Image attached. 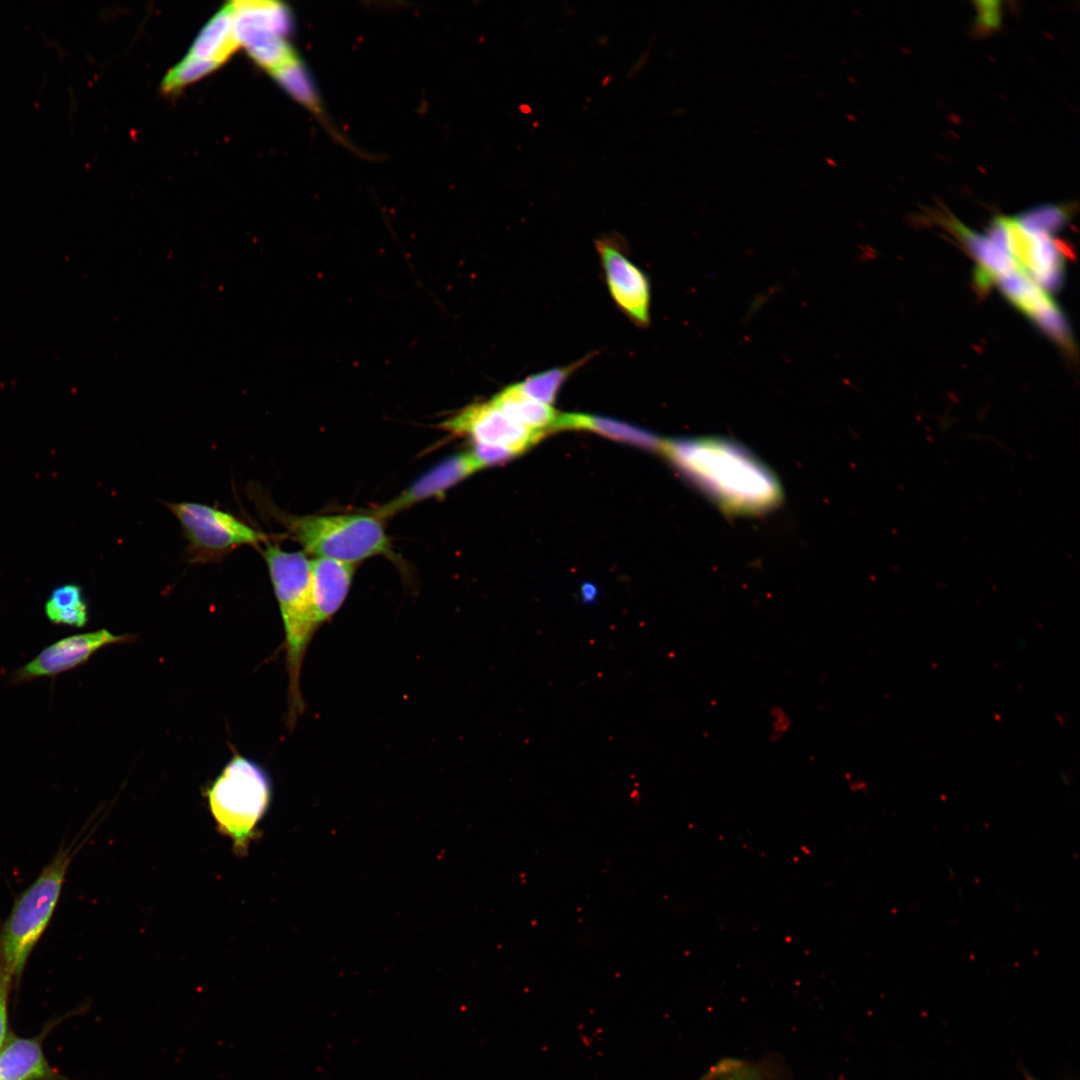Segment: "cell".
Returning <instances> with one entry per match:
<instances>
[{"mask_svg": "<svg viewBox=\"0 0 1080 1080\" xmlns=\"http://www.w3.org/2000/svg\"><path fill=\"white\" fill-rule=\"evenodd\" d=\"M263 555L285 633L288 673V716L292 729L305 710L300 674L309 643L317 631L311 587L310 559L304 552L286 551L266 542Z\"/></svg>", "mask_w": 1080, "mask_h": 1080, "instance_id": "cell-2", "label": "cell"}, {"mask_svg": "<svg viewBox=\"0 0 1080 1080\" xmlns=\"http://www.w3.org/2000/svg\"><path fill=\"white\" fill-rule=\"evenodd\" d=\"M490 401L510 420L534 431H552L559 415L550 405L522 395L512 385L494 395Z\"/></svg>", "mask_w": 1080, "mask_h": 1080, "instance_id": "cell-17", "label": "cell"}, {"mask_svg": "<svg viewBox=\"0 0 1080 1080\" xmlns=\"http://www.w3.org/2000/svg\"><path fill=\"white\" fill-rule=\"evenodd\" d=\"M772 714L776 718L774 730L779 735V733H783L787 729L789 725V719L786 717L785 713L778 708H775L774 711H772Z\"/></svg>", "mask_w": 1080, "mask_h": 1080, "instance_id": "cell-25", "label": "cell"}, {"mask_svg": "<svg viewBox=\"0 0 1080 1080\" xmlns=\"http://www.w3.org/2000/svg\"><path fill=\"white\" fill-rule=\"evenodd\" d=\"M439 427L458 436H468L472 444L504 447L518 455L545 435L513 422L491 401L467 406Z\"/></svg>", "mask_w": 1080, "mask_h": 1080, "instance_id": "cell-8", "label": "cell"}, {"mask_svg": "<svg viewBox=\"0 0 1080 1080\" xmlns=\"http://www.w3.org/2000/svg\"><path fill=\"white\" fill-rule=\"evenodd\" d=\"M564 429L589 430L614 440L648 449L660 450L662 446V441L647 431L601 416L579 413L559 414L552 430Z\"/></svg>", "mask_w": 1080, "mask_h": 1080, "instance_id": "cell-15", "label": "cell"}, {"mask_svg": "<svg viewBox=\"0 0 1080 1080\" xmlns=\"http://www.w3.org/2000/svg\"><path fill=\"white\" fill-rule=\"evenodd\" d=\"M709 1075L711 1080H760L751 1066L732 1059L721 1061Z\"/></svg>", "mask_w": 1080, "mask_h": 1080, "instance_id": "cell-21", "label": "cell"}, {"mask_svg": "<svg viewBox=\"0 0 1080 1080\" xmlns=\"http://www.w3.org/2000/svg\"><path fill=\"white\" fill-rule=\"evenodd\" d=\"M610 295L637 325L649 323L650 285L646 275L610 240H597Z\"/></svg>", "mask_w": 1080, "mask_h": 1080, "instance_id": "cell-10", "label": "cell"}, {"mask_svg": "<svg viewBox=\"0 0 1080 1080\" xmlns=\"http://www.w3.org/2000/svg\"><path fill=\"white\" fill-rule=\"evenodd\" d=\"M469 451L481 469L490 465L504 463L518 455L516 452L504 447L483 444H472Z\"/></svg>", "mask_w": 1080, "mask_h": 1080, "instance_id": "cell-22", "label": "cell"}, {"mask_svg": "<svg viewBox=\"0 0 1080 1080\" xmlns=\"http://www.w3.org/2000/svg\"><path fill=\"white\" fill-rule=\"evenodd\" d=\"M271 795L266 772L241 755H235L208 788V804L218 829L232 839L239 853L246 852L255 837Z\"/></svg>", "mask_w": 1080, "mask_h": 1080, "instance_id": "cell-5", "label": "cell"}, {"mask_svg": "<svg viewBox=\"0 0 1080 1080\" xmlns=\"http://www.w3.org/2000/svg\"><path fill=\"white\" fill-rule=\"evenodd\" d=\"M13 982V977L8 972L0 968V1050L2 1049L9 1035L8 1003Z\"/></svg>", "mask_w": 1080, "mask_h": 1080, "instance_id": "cell-23", "label": "cell"}, {"mask_svg": "<svg viewBox=\"0 0 1080 1080\" xmlns=\"http://www.w3.org/2000/svg\"><path fill=\"white\" fill-rule=\"evenodd\" d=\"M19 1037L9 1033L0 1050V1080H68L47 1061L43 1036Z\"/></svg>", "mask_w": 1080, "mask_h": 1080, "instance_id": "cell-14", "label": "cell"}, {"mask_svg": "<svg viewBox=\"0 0 1080 1080\" xmlns=\"http://www.w3.org/2000/svg\"><path fill=\"white\" fill-rule=\"evenodd\" d=\"M197 559L216 558L241 545L267 542V536L235 516L195 502L170 503Z\"/></svg>", "mask_w": 1080, "mask_h": 1080, "instance_id": "cell-7", "label": "cell"}, {"mask_svg": "<svg viewBox=\"0 0 1080 1080\" xmlns=\"http://www.w3.org/2000/svg\"><path fill=\"white\" fill-rule=\"evenodd\" d=\"M1058 225L1055 215L1041 208L1025 216L997 217L989 237L1029 278L1045 289L1053 288L1064 269L1063 255L1049 235Z\"/></svg>", "mask_w": 1080, "mask_h": 1080, "instance_id": "cell-6", "label": "cell"}, {"mask_svg": "<svg viewBox=\"0 0 1080 1080\" xmlns=\"http://www.w3.org/2000/svg\"><path fill=\"white\" fill-rule=\"evenodd\" d=\"M355 566L332 559H310L312 598L317 628L342 607L353 581Z\"/></svg>", "mask_w": 1080, "mask_h": 1080, "instance_id": "cell-13", "label": "cell"}, {"mask_svg": "<svg viewBox=\"0 0 1080 1080\" xmlns=\"http://www.w3.org/2000/svg\"><path fill=\"white\" fill-rule=\"evenodd\" d=\"M661 451L721 508L754 514L773 508L781 498L772 472L737 443L715 437L662 442Z\"/></svg>", "mask_w": 1080, "mask_h": 1080, "instance_id": "cell-1", "label": "cell"}, {"mask_svg": "<svg viewBox=\"0 0 1080 1080\" xmlns=\"http://www.w3.org/2000/svg\"><path fill=\"white\" fill-rule=\"evenodd\" d=\"M127 635H114L107 629L62 638L40 651L31 661L15 670L11 684L37 678H53L85 663L99 649L128 641Z\"/></svg>", "mask_w": 1080, "mask_h": 1080, "instance_id": "cell-9", "label": "cell"}, {"mask_svg": "<svg viewBox=\"0 0 1080 1080\" xmlns=\"http://www.w3.org/2000/svg\"><path fill=\"white\" fill-rule=\"evenodd\" d=\"M479 470L481 467L470 451L454 454L430 468L397 497L372 512L385 521L415 504L442 496Z\"/></svg>", "mask_w": 1080, "mask_h": 1080, "instance_id": "cell-12", "label": "cell"}, {"mask_svg": "<svg viewBox=\"0 0 1080 1080\" xmlns=\"http://www.w3.org/2000/svg\"><path fill=\"white\" fill-rule=\"evenodd\" d=\"M73 846L60 848L35 881L16 899L0 930V968L18 982L28 958L58 904Z\"/></svg>", "mask_w": 1080, "mask_h": 1080, "instance_id": "cell-3", "label": "cell"}, {"mask_svg": "<svg viewBox=\"0 0 1080 1080\" xmlns=\"http://www.w3.org/2000/svg\"><path fill=\"white\" fill-rule=\"evenodd\" d=\"M219 67L216 62L186 55L166 74L161 89L165 93L175 92Z\"/></svg>", "mask_w": 1080, "mask_h": 1080, "instance_id": "cell-20", "label": "cell"}, {"mask_svg": "<svg viewBox=\"0 0 1080 1080\" xmlns=\"http://www.w3.org/2000/svg\"><path fill=\"white\" fill-rule=\"evenodd\" d=\"M582 363L583 360L570 366L553 368L530 376L524 381L513 384L512 386L522 395L532 400L550 405L554 402L560 387L568 376Z\"/></svg>", "mask_w": 1080, "mask_h": 1080, "instance_id": "cell-19", "label": "cell"}, {"mask_svg": "<svg viewBox=\"0 0 1080 1080\" xmlns=\"http://www.w3.org/2000/svg\"><path fill=\"white\" fill-rule=\"evenodd\" d=\"M580 595L583 602L592 603L598 596V590L593 584L586 583L582 585Z\"/></svg>", "mask_w": 1080, "mask_h": 1080, "instance_id": "cell-24", "label": "cell"}, {"mask_svg": "<svg viewBox=\"0 0 1080 1080\" xmlns=\"http://www.w3.org/2000/svg\"><path fill=\"white\" fill-rule=\"evenodd\" d=\"M44 610L48 620L56 625L82 628L88 621L87 604L76 584H64L54 589Z\"/></svg>", "mask_w": 1080, "mask_h": 1080, "instance_id": "cell-18", "label": "cell"}, {"mask_svg": "<svg viewBox=\"0 0 1080 1080\" xmlns=\"http://www.w3.org/2000/svg\"><path fill=\"white\" fill-rule=\"evenodd\" d=\"M288 534L315 557L357 565L391 553L384 520L373 512L295 516L278 514Z\"/></svg>", "mask_w": 1080, "mask_h": 1080, "instance_id": "cell-4", "label": "cell"}, {"mask_svg": "<svg viewBox=\"0 0 1080 1080\" xmlns=\"http://www.w3.org/2000/svg\"><path fill=\"white\" fill-rule=\"evenodd\" d=\"M997 283L1008 300L1031 318L1064 348L1071 349V336L1064 317L1047 290L1016 265L998 274Z\"/></svg>", "mask_w": 1080, "mask_h": 1080, "instance_id": "cell-11", "label": "cell"}, {"mask_svg": "<svg viewBox=\"0 0 1080 1080\" xmlns=\"http://www.w3.org/2000/svg\"><path fill=\"white\" fill-rule=\"evenodd\" d=\"M982 5L984 7L980 9V15L984 16V24L992 25L994 23V18H997L996 16H998L997 9L986 7L985 3H982Z\"/></svg>", "mask_w": 1080, "mask_h": 1080, "instance_id": "cell-26", "label": "cell"}, {"mask_svg": "<svg viewBox=\"0 0 1080 1080\" xmlns=\"http://www.w3.org/2000/svg\"><path fill=\"white\" fill-rule=\"evenodd\" d=\"M240 47L234 30L231 2L221 8L203 27L188 56L210 60L220 66Z\"/></svg>", "mask_w": 1080, "mask_h": 1080, "instance_id": "cell-16", "label": "cell"}]
</instances>
